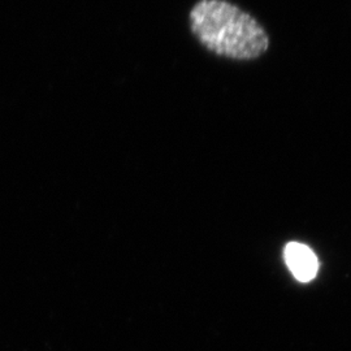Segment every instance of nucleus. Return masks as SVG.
Segmentation results:
<instances>
[{
	"label": "nucleus",
	"mask_w": 351,
	"mask_h": 351,
	"mask_svg": "<svg viewBox=\"0 0 351 351\" xmlns=\"http://www.w3.org/2000/svg\"><path fill=\"white\" fill-rule=\"evenodd\" d=\"M191 32L208 51L234 60H254L269 47L263 26L226 0H201L190 12Z\"/></svg>",
	"instance_id": "f257e3e1"
},
{
	"label": "nucleus",
	"mask_w": 351,
	"mask_h": 351,
	"mask_svg": "<svg viewBox=\"0 0 351 351\" xmlns=\"http://www.w3.org/2000/svg\"><path fill=\"white\" fill-rule=\"evenodd\" d=\"M285 262L294 277L301 282L314 280L317 274V259L311 249L298 242H290L285 247Z\"/></svg>",
	"instance_id": "f03ea898"
}]
</instances>
